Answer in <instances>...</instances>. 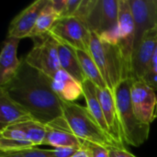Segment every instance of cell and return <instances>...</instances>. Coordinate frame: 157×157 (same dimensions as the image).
<instances>
[{"label":"cell","mask_w":157,"mask_h":157,"mask_svg":"<svg viewBox=\"0 0 157 157\" xmlns=\"http://www.w3.org/2000/svg\"><path fill=\"white\" fill-rule=\"evenodd\" d=\"M49 1H50L51 6L54 10V12L57 13L58 16L60 17L62 12H63V10L64 6H65L66 0H49Z\"/></svg>","instance_id":"29"},{"label":"cell","mask_w":157,"mask_h":157,"mask_svg":"<svg viewBox=\"0 0 157 157\" xmlns=\"http://www.w3.org/2000/svg\"><path fill=\"white\" fill-rule=\"evenodd\" d=\"M28 121H34L30 113L0 87V128L4 129Z\"/></svg>","instance_id":"16"},{"label":"cell","mask_w":157,"mask_h":157,"mask_svg":"<svg viewBox=\"0 0 157 157\" xmlns=\"http://www.w3.org/2000/svg\"><path fill=\"white\" fill-rule=\"evenodd\" d=\"M129 1L134 22V53L144 33L157 27V0Z\"/></svg>","instance_id":"9"},{"label":"cell","mask_w":157,"mask_h":157,"mask_svg":"<svg viewBox=\"0 0 157 157\" xmlns=\"http://www.w3.org/2000/svg\"><path fill=\"white\" fill-rule=\"evenodd\" d=\"M27 136L29 141L36 147L43 144L47 135V125L36 121H28L16 124Z\"/></svg>","instance_id":"22"},{"label":"cell","mask_w":157,"mask_h":157,"mask_svg":"<svg viewBox=\"0 0 157 157\" xmlns=\"http://www.w3.org/2000/svg\"><path fill=\"white\" fill-rule=\"evenodd\" d=\"M157 48V27L145 32L132 55V78L143 80L146 75Z\"/></svg>","instance_id":"11"},{"label":"cell","mask_w":157,"mask_h":157,"mask_svg":"<svg viewBox=\"0 0 157 157\" xmlns=\"http://www.w3.org/2000/svg\"><path fill=\"white\" fill-rule=\"evenodd\" d=\"M60 18L57 13L54 12L52 7L50 5V1H48L47 6L40 15L32 31L30 32L29 38H37L48 34L49 30L52 29L55 21Z\"/></svg>","instance_id":"21"},{"label":"cell","mask_w":157,"mask_h":157,"mask_svg":"<svg viewBox=\"0 0 157 157\" xmlns=\"http://www.w3.org/2000/svg\"><path fill=\"white\" fill-rule=\"evenodd\" d=\"M83 93H84V98L86 102V108L90 111V113L93 115V117L96 119V121L98 122L100 127L104 130V132L110 136L109 130L108 123L106 121L99 99L97 95V86L88 79H86L83 84ZM111 137V136H110Z\"/></svg>","instance_id":"19"},{"label":"cell","mask_w":157,"mask_h":157,"mask_svg":"<svg viewBox=\"0 0 157 157\" xmlns=\"http://www.w3.org/2000/svg\"><path fill=\"white\" fill-rule=\"evenodd\" d=\"M33 40L34 45L24 60L29 65L52 78L61 69L57 40L50 34Z\"/></svg>","instance_id":"7"},{"label":"cell","mask_w":157,"mask_h":157,"mask_svg":"<svg viewBox=\"0 0 157 157\" xmlns=\"http://www.w3.org/2000/svg\"><path fill=\"white\" fill-rule=\"evenodd\" d=\"M6 155L15 157H52V150H43L37 147L24 149L17 152L5 153Z\"/></svg>","instance_id":"24"},{"label":"cell","mask_w":157,"mask_h":157,"mask_svg":"<svg viewBox=\"0 0 157 157\" xmlns=\"http://www.w3.org/2000/svg\"><path fill=\"white\" fill-rule=\"evenodd\" d=\"M63 117L66 121L69 128L79 139L108 148H121L104 132L86 107H83L75 102L63 101Z\"/></svg>","instance_id":"2"},{"label":"cell","mask_w":157,"mask_h":157,"mask_svg":"<svg viewBox=\"0 0 157 157\" xmlns=\"http://www.w3.org/2000/svg\"><path fill=\"white\" fill-rule=\"evenodd\" d=\"M51 84L54 93L63 101L74 102L84 96L82 84L62 69L51 78Z\"/></svg>","instance_id":"17"},{"label":"cell","mask_w":157,"mask_h":157,"mask_svg":"<svg viewBox=\"0 0 157 157\" xmlns=\"http://www.w3.org/2000/svg\"><path fill=\"white\" fill-rule=\"evenodd\" d=\"M132 79L123 80L114 90V98L118 109L122 131L123 141L130 145L138 147L149 137L150 125L141 122L133 110L131 99Z\"/></svg>","instance_id":"3"},{"label":"cell","mask_w":157,"mask_h":157,"mask_svg":"<svg viewBox=\"0 0 157 157\" xmlns=\"http://www.w3.org/2000/svg\"><path fill=\"white\" fill-rule=\"evenodd\" d=\"M83 21L102 40L118 44L119 0H91Z\"/></svg>","instance_id":"5"},{"label":"cell","mask_w":157,"mask_h":157,"mask_svg":"<svg viewBox=\"0 0 157 157\" xmlns=\"http://www.w3.org/2000/svg\"><path fill=\"white\" fill-rule=\"evenodd\" d=\"M109 155L110 157H136L128 152L125 148H116L112 147L109 148Z\"/></svg>","instance_id":"28"},{"label":"cell","mask_w":157,"mask_h":157,"mask_svg":"<svg viewBox=\"0 0 157 157\" xmlns=\"http://www.w3.org/2000/svg\"><path fill=\"white\" fill-rule=\"evenodd\" d=\"M97 95L99 99L106 121L108 123L111 138L118 144L121 148H124L122 131L114 98V94L109 88L101 89L97 87Z\"/></svg>","instance_id":"14"},{"label":"cell","mask_w":157,"mask_h":157,"mask_svg":"<svg viewBox=\"0 0 157 157\" xmlns=\"http://www.w3.org/2000/svg\"><path fill=\"white\" fill-rule=\"evenodd\" d=\"M88 52L98 65L109 89L114 93L115 88L126 79L123 60L118 44L106 41L91 32Z\"/></svg>","instance_id":"4"},{"label":"cell","mask_w":157,"mask_h":157,"mask_svg":"<svg viewBox=\"0 0 157 157\" xmlns=\"http://www.w3.org/2000/svg\"><path fill=\"white\" fill-rule=\"evenodd\" d=\"M48 34L77 51L89 52L91 31L77 17L58 18Z\"/></svg>","instance_id":"6"},{"label":"cell","mask_w":157,"mask_h":157,"mask_svg":"<svg viewBox=\"0 0 157 157\" xmlns=\"http://www.w3.org/2000/svg\"><path fill=\"white\" fill-rule=\"evenodd\" d=\"M85 141L79 139L69 128L66 121L59 118L47 125V135L43 144L51 145L53 148H75L82 149Z\"/></svg>","instance_id":"13"},{"label":"cell","mask_w":157,"mask_h":157,"mask_svg":"<svg viewBox=\"0 0 157 157\" xmlns=\"http://www.w3.org/2000/svg\"><path fill=\"white\" fill-rule=\"evenodd\" d=\"M83 148H85L87 151L90 157H110L109 148L99 144L85 142Z\"/></svg>","instance_id":"25"},{"label":"cell","mask_w":157,"mask_h":157,"mask_svg":"<svg viewBox=\"0 0 157 157\" xmlns=\"http://www.w3.org/2000/svg\"><path fill=\"white\" fill-rule=\"evenodd\" d=\"M131 99L137 119L144 124L150 125L155 119L157 98L155 90L143 80H133Z\"/></svg>","instance_id":"10"},{"label":"cell","mask_w":157,"mask_h":157,"mask_svg":"<svg viewBox=\"0 0 157 157\" xmlns=\"http://www.w3.org/2000/svg\"><path fill=\"white\" fill-rule=\"evenodd\" d=\"M57 48L61 69L69 74L76 81L83 84L87 78L81 67L75 50L59 40H57Z\"/></svg>","instance_id":"18"},{"label":"cell","mask_w":157,"mask_h":157,"mask_svg":"<svg viewBox=\"0 0 157 157\" xmlns=\"http://www.w3.org/2000/svg\"><path fill=\"white\" fill-rule=\"evenodd\" d=\"M81 2H82V0H66L65 6L63 7V10L60 17H75Z\"/></svg>","instance_id":"26"},{"label":"cell","mask_w":157,"mask_h":157,"mask_svg":"<svg viewBox=\"0 0 157 157\" xmlns=\"http://www.w3.org/2000/svg\"><path fill=\"white\" fill-rule=\"evenodd\" d=\"M143 81L155 91L157 90V48L151 61L149 69L143 78Z\"/></svg>","instance_id":"23"},{"label":"cell","mask_w":157,"mask_h":157,"mask_svg":"<svg viewBox=\"0 0 157 157\" xmlns=\"http://www.w3.org/2000/svg\"><path fill=\"white\" fill-rule=\"evenodd\" d=\"M157 117V103H156V108H155V118Z\"/></svg>","instance_id":"31"},{"label":"cell","mask_w":157,"mask_h":157,"mask_svg":"<svg viewBox=\"0 0 157 157\" xmlns=\"http://www.w3.org/2000/svg\"><path fill=\"white\" fill-rule=\"evenodd\" d=\"M77 151L78 149L68 148V147L53 148L52 149V157H72Z\"/></svg>","instance_id":"27"},{"label":"cell","mask_w":157,"mask_h":157,"mask_svg":"<svg viewBox=\"0 0 157 157\" xmlns=\"http://www.w3.org/2000/svg\"><path fill=\"white\" fill-rule=\"evenodd\" d=\"M76 55L80 62L81 67L88 80H90L97 87L101 89L109 88L107 83L105 82L98 65L89 54V52L75 50Z\"/></svg>","instance_id":"20"},{"label":"cell","mask_w":157,"mask_h":157,"mask_svg":"<svg viewBox=\"0 0 157 157\" xmlns=\"http://www.w3.org/2000/svg\"><path fill=\"white\" fill-rule=\"evenodd\" d=\"M134 22L129 0H119L118 46L123 60L126 79L132 78V63L134 45Z\"/></svg>","instance_id":"8"},{"label":"cell","mask_w":157,"mask_h":157,"mask_svg":"<svg viewBox=\"0 0 157 157\" xmlns=\"http://www.w3.org/2000/svg\"><path fill=\"white\" fill-rule=\"evenodd\" d=\"M72 157H90L89 156V155H88V153H87V151L85 149V148H82V149H80V150H78L74 155Z\"/></svg>","instance_id":"30"},{"label":"cell","mask_w":157,"mask_h":157,"mask_svg":"<svg viewBox=\"0 0 157 157\" xmlns=\"http://www.w3.org/2000/svg\"><path fill=\"white\" fill-rule=\"evenodd\" d=\"M19 39L6 37L0 53V86L8 84L17 75L21 61L17 58Z\"/></svg>","instance_id":"15"},{"label":"cell","mask_w":157,"mask_h":157,"mask_svg":"<svg viewBox=\"0 0 157 157\" xmlns=\"http://www.w3.org/2000/svg\"><path fill=\"white\" fill-rule=\"evenodd\" d=\"M48 1L49 0H36L17 15L9 24L7 37L19 40L29 38L40 15L47 6Z\"/></svg>","instance_id":"12"},{"label":"cell","mask_w":157,"mask_h":157,"mask_svg":"<svg viewBox=\"0 0 157 157\" xmlns=\"http://www.w3.org/2000/svg\"><path fill=\"white\" fill-rule=\"evenodd\" d=\"M0 87L24 107L38 122L48 125L63 118V101L52 90L51 77L29 65L24 59L16 76Z\"/></svg>","instance_id":"1"}]
</instances>
